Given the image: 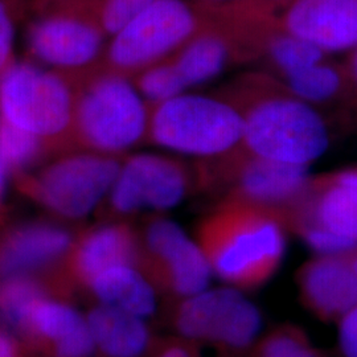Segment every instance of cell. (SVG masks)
<instances>
[{"mask_svg":"<svg viewBox=\"0 0 357 357\" xmlns=\"http://www.w3.org/2000/svg\"><path fill=\"white\" fill-rule=\"evenodd\" d=\"M280 213L227 197L197 228V243L213 274L236 289H255L275 274L286 252Z\"/></svg>","mask_w":357,"mask_h":357,"instance_id":"1","label":"cell"},{"mask_svg":"<svg viewBox=\"0 0 357 357\" xmlns=\"http://www.w3.org/2000/svg\"><path fill=\"white\" fill-rule=\"evenodd\" d=\"M229 101L243 115V150L249 155L308 167L330 146L328 128L315 106L280 82L250 78Z\"/></svg>","mask_w":357,"mask_h":357,"instance_id":"2","label":"cell"},{"mask_svg":"<svg viewBox=\"0 0 357 357\" xmlns=\"http://www.w3.org/2000/svg\"><path fill=\"white\" fill-rule=\"evenodd\" d=\"M78 79L33 61H15L0 77V115L43 142L53 158L77 150Z\"/></svg>","mask_w":357,"mask_h":357,"instance_id":"3","label":"cell"},{"mask_svg":"<svg viewBox=\"0 0 357 357\" xmlns=\"http://www.w3.org/2000/svg\"><path fill=\"white\" fill-rule=\"evenodd\" d=\"M151 107L130 77L100 66L78 79L77 150L125 156L147 142Z\"/></svg>","mask_w":357,"mask_h":357,"instance_id":"4","label":"cell"},{"mask_svg":"<svg viewBox=\"0 0 357 357\" xmlns=\"http://www.w3.org/2000/svg\"><path fill=\"white\" fill-rule=\"evenodd\" d=\"M241 112L228 100L183 93L151 107L147 142L213 160L243 150Z\"/></svg>","mask_w":357,"mask_h":357,"instance_id":"5","label":"cell"},{"mask_svg":"<svg viewBox=\"0 0 357 357\" xmlns=\"http://www.w3.org/2000/svg\"><path fill=\"white\" fill-rule=\"evenodd\" d=\"M26 48L31 61L82 77L102 66L106 33L94 0L31 3Z\"/></svg>","mask_w":357,"mask_h":357,"instance_id":"6","label":"cell"},{"mask_svg":"<svg viewBox=\"0 0 357 357\" xmlns=\"http://www.w3.org/2000/svg\"><path fill=\"white\" fill-rule=\"evenodd\" d=\"M123 158L73 150L16 176L15 181L26 197L52 216L78 221L106 200Z\"/></svg>","mask_w":357,"mask_h":357,"instance_id":"7","label":"cell"},{"mask_svg":"<svg viewBox=\"0 0 357 357\" xmlns=\"http://www.w3.org/2000/svg\"><path fill=\"white\" fill-rule=\"evenodd\" d=\"M196 33L199 20L184 0H155L107 43L102 66L122 76L171 59Z\"/></svg>","mask_w":357,"mask_h":357,"instance_id":"8","label":"cell"},{"mask_svg":"<svg viewBox=\"0 0 357 357\" xmlns=\"http://www.w3.org/2000/svg\"><path fill=\"white\" fill-rule=\"evenodd\" d=\"M261 324L258 308L236 287L206 289L181 299L174 314V327L183 340L230 352L255 344Z\"/></svg>","mask_w":357,"mask_h":357,"instance_id":"9","label":"cell"},{"mask_svg":"<svg viewBox=\"0 0 357 357\" xmlns=\"http://www.w3.org/2000/svg\"><path fill=\"white\" fill-rule=\"evenodd\" d=\"M211 162L216 166L209 167L203 174L208 184L228 185V197L271 209L280 213L283 221L305 197L311 184L308 167L268 160L243 150Z\"/></svg>","mask_w":357,"mask_h":357,"instance_id":"10","label":"cell"},{"mask_svg":"<svg viewBox=\"0 0 357 357\" xmlns=\"http://www.w3.org/2000/svg\"><path fill=\"white\" fill-rule=\"evenodd\" d=\"M192 187L191 171L180 160L159 153L125 156L103 203L116 220L142 211L165 212L178 206Z\"/></svg>","mask_w":357,"mask_h":357,"instance_id":"11","label":"cell"},{"mask_svg":"<svg viewBox=\"0 0 357 357\" xmlns=\"http://www.w3.org/2000/svg\"><path fill=\"white\" fill-rule=\"evenodd\" d=\"M141 268L153 284L181 299L208 289L213 274L204 252L176 222L153 218L141 234Z\"/></svg>","mask_w":357,"mask_h":357,"instance_id":"12","label":"cell"},{"mask_svg":"<svg viewBox=\"0 0 357 357\" xmlns=\"http://www.w3.org/2000/svg\"><path fill=\"white\" fill-rule=\"evenodd\" d=\"M73 229L52 220L20 221L0 229V281L64 273L76 243Z\"/></svg>","mask_w":357,"mask_h":357,"instance_id":"13","label":"cell"},{"mask_svg":"<svg viewBox=\"0 0 357 357\" xmlns=\"http://www.w3.org/2000/svg\"><path fill=\"white\" fill-rule=\"evenodd\" d=\"M20 339L53 357H90L96 352L86 315L51 294L32 305L17 335Z\"/></svg>","mask_w":357,"mask_h":357,"instance_id":"14","label":"cell"},{"mask_svg":"<svg viewBox=\"0 0 357 357\" xmlns=\"http://www.w3.org/2000/svg\"><path fill=\"white\" fill-rule=\"evenodd\" d=\"M294 229L314 225L357 243V169L311 180L305 197L284 218Z\"/></svg>","mask_w":357,"mask_h":357,"instance_id":"15","label":"cell"},{"mask_svg":"<svg viewBox=\"0 0 357 357\" xmlns=\"http://www.w3.org/2000/svg\"><path fill=\"white\" fill-rule=\"evenodd\" d=\"M141 234L126 221L114 220L77 234L64 275L86 289L103 270L118 265L141 266Z\"/></svg>","mask_w":357,"mask_h":357,"instance_id":"16","label":"cell"},{"mask_svg":"<svg viewBox=\"0 0 357 357\" xmlns=\"http://www.w3.org/2000/svg\"><path fill=\"white\" fill-rule=\"evenodd\" d=\"M282 26L324 53L357 50V0H295Z\"/></svg>","mask_w":357,"mask_h":357,"instance_id":"17","label":"cell"},{"mask_svg":"<svg viewBox=\"0 0 357 357\" xmlns=\"http://www.w3.org/2000/svg\"><path fill=\"white\" fill-rule=\"evenodd\" d=\"M306 306L320 319L335 320L357 305V275L347 255H319L298 275Z\"/></svg>","mask_w":357,"mask_h":357,"instance_id":"18","label":"cell"},{"mask_svg":"<svg viewBox=\"0 0 357 357\" xmlns=\"http://www.w3.org/2000/svg\"><path fill=\"white\" fill-rule=\"evenodd\" d=\"M86 318L96 352L103 357H143L153 347V335L141 317L97 303Z\"/></svg>","mask_w":357,"mask_h":357,"instance_id":"19","label":"cell"},{"mask_svg":"<svg viewBox=\"0 0 357 357\" xmlns=\"http://www.w3.org/2000/svg\"><path fill=\"white\" fill-rule=\"evenodd\" d=\"M98 303L116 307L143 319L156 312L158 291L137 265H118L97 274L86 286Z\"/></svg>","mask_w":357,"mask_h":357,"instance_id":"20","label":"cell"},{"mask_svg":"<svg viewBox=\"0 0 357 357\" xmlns=\"http://www.w3.org/2000/svg\"><path fill=\"white\" fill-rule=\"evenodd\" d=\"M236 45L220 32H199L172 57L187 89L204 85L238 60Z\"/></svg>","mask_w":357,"mask_h":357,"instance_id":"21","label":"cell"},{"mask_svg":"<svg viewBox=\"0 0 357 357\" xmlns=\"http://www.w3.org/2000/svg\"><path fill=\"white\" fill-rule=\"evenodd\" d=\"M47 280L41 277L20 275L0 281V323L3 330L17 335L22 330L26 314L41 296L52 294Z\"/></svg>","mask_w":357,"mask_h":357,"instance_id":"22","label":"cell"},{"mask_svg":"<svg viewBox=\"0 0 357 357\" xmlns=\"http://www.w3.org/2000/svg\"><path fill=\"white\" fill-rule=\"evenodd\" d=\"M281 79L282 85L293 96L312 106L330 102L343 88L342 72L326 60Z\"/></svg>","mask_w":357,"mask_h":357,"instance_id":"23","label":"cell"},{"mask_svg":"<svg viewBox=\"0 0 357 357\" xmlns=\"http://www.w3.org/2000/svg\"><path fill=\"white\" fill-rule=\"evenodd\" d=\"M268 63L280 77L310 68L324 60V52L303 38L282 32L268 38L265 44Z\"/></svg>","mask_w":357,"mask_h":357,"instance_id":"24","label":"cell"},{"mask_svg":"<svg viewBox=\"0 0 357 357\" xmlns=\"http://www.w3.org/2000/svg\"><path fill=\"white\" fill-rule=\"evenodd\" d=\"M131 79L150 107L172 100L187 90L171 59L143 69Z\"/></svg>","mask_w":357,"mask_h":357,"instance_id":"25","label":"cell"},{"mask_svg":"<svg viewBox=\"0 0 357 357\" xmlns=\"http://www.w3.org/2000/svg\"><path fill=\"white\" fill-rule=\"evenodd\" d=\"M255 357H321L301 330L284 326L270 332L255 347Z\"/></svg>","mask_w":357,"mask_h":357,"instance_id":"26","label":"cell"},{"mask_svg":"<svg viewBox=\"0 0 357 357\" xmlns=\"http://www.w3.org/2000/svg\"><path fill=\"white\" fill-rule=\"evenodd\" d=\"M155 0H94L100 24L107 38H113Z\"/></svg>","mask_w":357,"mask_h":357,"instance_id":"27","label":"cell"},{"mask_svg":"<svg viewBox=\"0 0 357 357\" xmlns=\"http://www.w3.org/2000/svg\"><path fill=\"white\" fill-rule=\"evenodd\" d=\"M24 0H0V77L16 61L13 53L15 23Z\"/></svg>","mask_w":357,"mask_h":357,"instance_id":"28","label":"cell"},{"mask_svg":"<svg viewBox=\"0 0 357 357\" xmlns=\"http://www.w3.org/2000/svg\"><path fill=\"white\" fill-rule=\"evenodd\" d=\"M296 231L305 243L319 255H345L356 250L357 243L333 231L314 225L301 227Z\"/></svg>","mask_w":357,"mask_h":357,"instance_id":"29","label":"cell"},{"mask_svg":"<svg viewBox=\"0 0 357 357\" xmlns=\"http://www.w3.org/2000/svg\"><path fill=\"white\" fill-rule=\"evenodd\" d=\"M340 347L345 357H357V305L342 318Z\"/></svg>","mask_w":357,"mask_h":357,"instance_id":"30","label":"cell"},{"mask_svg":"<svg viewBox=\"0 0 357 357\" xmlns=\"http://www.w3.org/2000/svg\"><path fill=\"white\" fill-rule=\"evenodd\" d=\"M155 357H199V354L193 343L183 340L162 347Z\"/></svg>","mask_w":357,"mask_h":357,"instance_id":"31","label":"cell"},{"mask_svg":"<svg viewBox=\"0 0 357 357\" xmlns=\"http://www.w3.org/2000/svg\"><path fill=\"white\" fill-rule=\"evenodd\" d=\"M0 357H22L20 342L3 328H0Z\"/></svg>","mask_w":357,"mask_h":357,"instance_id":"32","label":"cell"},{"mask_svg":"<svg viewBox=\"0 0 357 357\" xmlns=\"http://www.w3.org/2000/svg\"><path fill=\"white\" fill-rule=\"evenodd\" d=\"M7 175H8V171L4 166L3 160L0 159V221L3 218V211H4V193H6Z\"/></svg>","mask_w":357,"mask_h":357,"instance_id":"33","label":"cell"},{"mask_svg":"<svg viewBox=\"0 0 357 357\" xmlns=\"http://www.w3.org/2000/svg\"><path fill=\"white\" fill-rule=\"evenodd\" d=\"M349 69H351V75H352L354 82H355L357 88V50H355V53L351 59V68Z\"/></svg>","mask_w":357,"mask_h":357,"instance_id":"34","label":"cell"},{"mask_svg":"<svg viewBox=\"0 0 357 357\" xmlns=\"http://www.w3.org/2000/svg\"><path fill=\"white\" fill-rule=\"evenodd\" d=\"M347 255V258H348V261L351 262V265H352V268L355 270V273H356L357 275V249L356 250H354V252H351L349 255Z\"/></svg>","mask_w":357,"mask_h":357,"instance_id":"35","label":"cell"},{"mask_svg":"<svg viewBox=\"0 0 357 357\" xmlns=\"http://www.w3.org/2000/svg\"><path fill=\"white\" fill-rule=\"evenodd\" d=\"M47 1H57V0H31V3H47Z\"/></svg>","mask_w":357,"mask_h":357,"instance_id":"36","label":"cell"},{"mask_svg":"<svg viewBox=\"0 0 357 357\" xmlns=\"http://www.w3.org/2000/svg\"><path fill=\"white\" fill-rule=\"evenodd\" d=\"M211 1H221V0H211Z\"/></svg>","mask_w":357,"mask_h":357,"instance_id":"37","label":"cell"}]
</instances>
